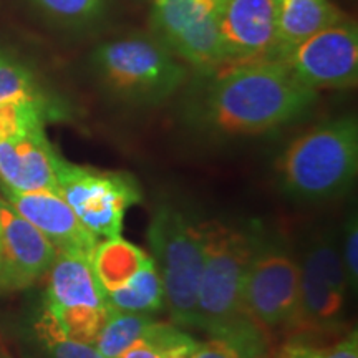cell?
<instances>
[{
	"mask_svg": "<svg viewBox=\"0 0 358 358\" xmlns=\"http://www.w3.org/2000/svg\"><path fill=\"white\" fill-rule=\"evenodd\" d=\"M189 116L208 131L250 136L302 118L317 101L315 90L299 82L275 58L237 64L201 75Z\"/></svg>",
	"mask_w": 358,
	"mask_h": 358,
	"instance_id": "6da1fadb",
	"label": "cell"
},
{
	"mask_svg": "<svg viewBox=\"0 0 358 358\" xmlns=\"http://www.w3.org/2000/svg\"><path fill=\"white\" fill-rule=\"evenodd\" d=\"M277 168L284 189L295 198L324 199L340 194L357 176V118L340 116L310 128L290 143Z\"/></svg>",
	"mask_w": 358,
	"mask_h": 358,
	"instance_id": "7a4b0ae2",
	"label": "cell"
},
{
	"mask_svg": "<svg viewBox=\"0 0 358 358\" xmlns=\"http://www.w3.org/2000/svg\"><path fill=\"white\" fill-rule=\"evenodd\" d=\"M92 66L111 95L131 105H159L187 80V66L151 34L103 42L92 53Z\"/></svg>",
	"mask_w": 358,
	"mask_h": 358,
	"instance_id": "3957f363",
	"label": "cell"
},
{
	"mask_svg": "<svg viewBox=\"0 0 358 358\" xmlns=\"http://www.w3.org/2000/svg\"><path fill=\"white\" fill-rule=\"evenodd\" d=\"M204 261L198 292V327L211 338L248 319L244 280L261 237L257 229H241L222 222L201 226Z\"/></svg>",
	"mask_w": 358,
	"mask_h": 358,
	"instance_id": "277c9868",
	"label": "cell"
},
{
	"mask_svg": "<svg viewBox=\"0 0 358 358\" xmlns=\"http://www.w3.org/2000/svg\"><path fill=\"white\" fill-rule=\"evenodd\" d=\"M148 243L164 290V306L179 325L198 327V292L204 248L201 226H194L178 208L156 209Z\"/></svg>",
	"mask_w": 358,
	"mask_h": 358,
	"instance_id": "5b68a950",
	"label": "cell"
},
{
	"mask_svg": "<svg viewBox=\"0 0 358 358\" xmlns=\"http://www.w3.org/2000/svg\"><path fill=\"white\" fill-rule=\"evenodd\" d=\"M57 181L62 198L96 239L122 234L128 209L141 201L140 185L131 174L78 166L62 156Z\"/></svg>",
	"mask_w": 358,
	"mask_h": 358,
	"instance_id": "8992f818",
	"label": "cell"
},
{
	"mask_svg": "<svg viewBox=\"0 0 358 358\" xmlns=\"http://www.w3.org/2000/svg\"><path fill=\"white\" fill-rule=\"evenodd\" d=\"M221 0H153L150 34L199 75L227 66L217 29Z\"/></svg>",
	"mask_w": 358,
	"mask_h": 358,
	"instance_id": "52a82bcc",
	"label": "cell"
},
{
	"mask_svg": "<svg viewBox=\"0 0 358 358\" xmlns=\"http://www.w3.org/2000/svg\"><path fill=\"white\" fill-rule=\"evenodd\" d=\"M110 306L95 279L88 256L57 252L48 268L47 307L65 337L95 343Z\"/></svg>",
	"mask_w": 358,
	"mask_h": 358,
	"instance_id": "ba28073f",
	"label": "cell"
},
{
	"mask_svg": "<svg viewBox=\"0 0 358 358\" xmlns=\"http://www.w3.org/2000/svg\"><path fill=\"white\" fill-rule=\"evenodd\" d=\"M306 87L352 88L358 80V29L343 19L275 57Z\"/></svg>",
	"mask_w": 358,
	"mask_h": 358,
	"instance_id": "9c48e42d",
	"label": "cell"
},
{
	"mask_svg": "<svg viewBox=\"0 0 358 358\" xmlns=\"http://www.w3.org/2000/svg\"><path fill=\"white\" fill-rule=\"evenodd\" d=\"M301 267L279 245L259 243L244 280V310L266 329L290 324L299 302Z\"/></svg>",
	"mask_w": 358,
	"mask_h": 358,
	"instance_id": "30bf717a",
	"label": "cell"
},
{
	"mask_svg": "<svg viewBox=\"0 0 358 358\" xmlns=\"http://www.w3.org/2000/svg\"><path fill=\"white\" fill-rule=\"evenodd\" d=\"M347 274L338 249L329 239L317 241L301 266L299 302L290 325L303 332L337 324L343 310Z\"/></svg>",
	"mask_w": 358,
	"mask_h": 358,
	"instance_id": "8fae6325",
	"label": "cell"
},
{
	"mask_svg": "<svg viewBox=\"0 0 358 358\" xmlns=\"http://www.w3.org/2000/svg\"><path fill=\"white\" fill-rule=\"evenodd\" d=\"M217 29L227 66L274 58L277 0H221Z\"/></svg>",
	"mask_w": 358,
	"mask_h": 358,
	"instance_id": "7c38bea8",
	"label": "cell"
},
{
	"mask_svg": "<svg viewBox=\"0 0 358 358\" xmlns=\"http://www.w3.org/2000/svg\"><path fill=\"white\" fill-rule=\"evenodd\" d=\"M58 250L50 241L0 199V289L20 290L45 275Z\"/></svg>",
	"mask_w": 358,
	"mask_h": 358,
	"instance_id": "4fadbf2b",
	"label": "cell"
},
{
	"mask_svg": "<svg viewBox=\"0 0 358 358\" xmlns=\"http://www.w3.org/2000/svg\"><path fill=\"white\" fill-rule=\"evenodd\" d=\"M2 191L15 213L37 227L58 252L90 257L98 239L80 222L62 196L42 191L22 192L3 185Z\"/></svg>",
	"mask_w": 358,
	"mask_h": 358,
	"instance_id": "5bb4252c",
	"label": "cell"
},
{
	"mask_svg": "<svg viewBox=\"0 0 358 358\" xmlns=\"http://www.w3.org/2000/svg\"><path fill=\"white\" fill-rule=\"evenodd\" d=\"M55 148L45 127L15 138H0V179L2 185L22 192H52L60 196L57 181Z\"/></svg>",
	"mask_w": 358,
	"mask_h": 358,
	"instance_id": "9a60e30c",
	"label": "cell"
},
{
	"mask_svg": "<svg viewBox=\"0 0 358 358\" xmlns=\"http://www.w3.org/2000/svg\"><path fill=\"white\" fill-rule=\"evenodd\" d=\"M343 19L347 17L330 0H277L274 58Z\"/></svg>",
	"mask_w": 358,
	"mask_h": 358,
	"instance_id": "2e32d148",
	"label": "cell"
},
{
	"mask_svg": "<svg viewBox=\"0 0 358 358\" xmlns=\"http://www.w3.org/2000/svg\"><path fill=\"white\" fill-rule=\"evenodd\" d=\"M150 257L138 245L116 236L96 243L88 259L95 279L106 295L123 287Z\"/></svg>",
	"mask_w": 358,
	"mask_h": 358,
	"instance_id": "e0dca14e",
	"label": "cell"
},
{
	"mask_svg": "<svg viewBox=\"0 0 358 358\" xmlns=\"http://www.w3.org/2000/svg\"><path fill=\"white\" fill-rule=\"evenodd\" d=\"M106 302L111 308L123 312L148 315L159 312L164 307V290L153 257L148 259L123 287L106 294Z\"/></svg>",
	"mask_w": 358,
	"mask_h": 358,
	"instance_id": "ac0fdd59",
	"label": "cell"
},
{
	"mask_svg": "<svg viewBox=\"0 0 358 358\" xmlns=\"http://www.w3.org/2000/svg\"><path fill=\"white\" fill-rule=\"evenodd\" d=\"M153 322L148 313L123 312L110 307L93 345L105 358H118L134 342L145 337Z\"/></svg>",
	"mask_w": 358,
	"mask_h": 358,
	"instance_id": "d6986e66",
	"label": "cell"
},
{
	"mask_svg": "<svg viewBox=\"0 0 358 358\" xmlns=\"http://www.w3.org/2000/svg\"><path fill=\"white\" fill-rule=\"evenodd\" d=\"M13 100L48 101L29 66L0 48V103Z\"/></svg>",
	"mask_w": 358,
	"mask_h": 358,
	"instance_id": "ffe728a7",
	"label": "cell"
},
{
	"mask_svg": "<svg viewBox=\"0 0 358 358\" xmlns=\"http://www.w3.org/2000/svg\"><path fill=\"white\" fill-rule=\"evenodd\" d=\"M53 19L70 25H90L106 13L108 0H35Z\"/></svg>",
	"mask_w": 358,
	"mask_h": 358,
	"instance_id": "44dd1931",
	"label": "cell"
},
{
	"mask_svg": "<svg viewBox=\"0 0 358 358\" xmlns=\"http://www.w3.org/2000/svg\"><path fill=\"white\" fill-rule=\"evenodd\" d=\"M37 329L52 358H105L92 343L65 337L47 312H43Z\"/></svg>",
	"mask_w": 358,
	"mask_h": 358,
	"instance_id": "7402d4cb",
	"label": "cell"
},
{
	"mask_svg": "<svg viewBox=\"0 0 358 358\" xmlns=\"http://www.w3.org/2000/svg\"><path fill=\"white\" fill-rule=\"evenodd\" d=\"M143 338L158 348L161 358H192L199 345V342L181 332L178 327L156 320Z\"/></svg>",
	"mask_w": 358,
	"mask_h": 358,
	"instance_id": "603a6c76",
	"label": "cell"
},
{
	"mask_svg": "<svg viewBox=\"0 0 358 358\" xmlns=\"http://www.w3.org/2000/svg\"><path fill=\"white\" fill-rule=\"evenodd\" d=\"M279 358H358V340L353 332L329 348H315L302 342H292L282 348Z\"/></svg>",
	"mask_w": 358,
	"mask_h": 358,
	"instance_id": "cb8c5ba5",
	"label": "cell"
},
{
	"mask_svg": "<svg viewBox=\"0 0 358 358\" xmlns=\"http://www.w3.org/2000/svg\"><path fill=\"white\" fill-rule=\"evenodd\" d=\"M343 267H345V274L348 285L357 287L358 280V226L357 217L353 216L347 224L345 241H343Z\"/></svg>",
	"mask_w": 358,
	"mask_h": 358,
	"instance_id": "d4e9b609",
	"label": "cell"
},
{
	"mask_svg": "<svg viewBox=\"0 0 358 358\" xmlns=\"http://www.w3.org/2000/svg\"><path fill=\"white\" fill-rule=\"evenodd\" d=\"M192 358H244L239 352L219 338H211L209 342L199 343Z\"/></svg>",
	"mask_w": 358,
	"mask_h": 358,
	"instance_id": "484cf974",
	"label": "cell"
},
{
	"mask_svg": "<svg viewBox=\"0 0 358 358\" xmlns=\"http://www.w3.org/2000/svg\"><path fill=\"white\" fill-rule=\"evenodd\" d=\"M118 358H161L158 348L153 343L148 342L146 338L134 342L128 350H124Z\"/></svg>",
	"mask_w": 358,
	"mask_h": 358,
	"instance_id": "4316f807",
	"label": "cell"
}]
</instances>
